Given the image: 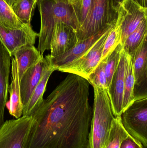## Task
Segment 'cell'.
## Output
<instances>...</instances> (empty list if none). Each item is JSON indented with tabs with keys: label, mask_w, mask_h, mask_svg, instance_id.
<instances>
[{
	"label": "cell",
	"mask_w": 147,
	"mask_h": 148,
	"mask_svg": "<svg viewBox=\"0 0 147 148\" xmlns=\"http://www.w3.org/2000/svg\"><path fill=\"white\" fill-rule=\"evenodd\" d=\"M89 82L70 73L33 116L28 148H89L92 110Z\"/></svg>",
	"instance_id": "obj_1"
},
{
	"label": "cell",
	"mask_w": 147,
	"mask_h": 148,
	"mask_svg": "<svg viewBox=\"0 0 147 148\" xmlns=\"http://www.w3.org/2000/svg\"><path fill=\"white\" fill-rule=\"evenodd\" d=\"M41 18L40 31L37 49L41 54L50 50V43L55 24L59 21L72 27L77 32L78 22L72 5L66 0H38Z\"/></svg>",
	"instance_id": "obj_2"
},
{
	"label": "cell",
	"mask_w": 147,
	"mask_h": 148,
	"mask_svg": "<svg viewBox=\"0 0 147 148\" xmlns=\"http://www.w3.org/2000/svg\"><path fill=\"white\" fill-rule=\"evenodd\" d=\"M94 102L89 137V148H104L115 118L108 90L93 87Z\"/></svg>",
	"instance_id": "obj_3"
},
{
	"label": "cell",
	"mask_w": 147,
	"mask_h": 148,
	"mask_svg": "<svg viewBox=\"0 0 147 148\" xmlns=\"http://www.w3.org/2000/svg\"><path fill=\"white\" fill-rule=\"evenodd\" d=\"M113 0H92L86 19L76 32L78 42L88 39L105 28L114 20Z\"/></svg>",
	"instance_id": "obj_4"
},
{
	"label": "cell",
	"mask_w": 147,
	"mask_h": 148,
	"mask_svg": "<svg viewBox=\"0 0 147 148\" xmlns=\"http://www.w3.org/2000/svg\"><path fill=\"white\" fill-rule=\"evenodd\" d=\"M33 116L4 122L0 127V148H28L34 124Z\"/></svg>",
	"instance_id": "obj_5"
},
{
	"label": "cell",
	"mask_w": 147,
	"mask_h": 148,
	"mask_svg": "<svg viewBox=\"0 0 147 148\" xmlns=\"http://www.w3.org/2000/svg\"><path fill=\"white\" fill-rule=\"evenodd\" d=\"M121 117L127 132L146 148L147 97L135 100L123 111Z\"/></svg>",
	"instance_id": "obj_6"
},
{
	"label": "cell",
	"mask_w": 147,
	"mask_h": 148,
	"mask_svg": "<svg viewBox=\"0 0 147 148\" xmlns=\"http://www.w3.org/2000/svg\"><path fill=\"white\" fill-rule=\"evenodd\" d=\"M112 28L105 33L81 57L66 66L59 68L58 71L76 74L87 79L89 75L101 62L104 42L109 32Z\"/></svg>",
	"instance_id": "obj_7"
},
{
	"label": "cell",
	"mask_w": 147,
	"mask_h": 148,
	"mask_svg": "<svg viewBox=\"0 0 147 148\" xmlns=\"http://www.w3.org/2000/svg\"><path fill=\"white\" fill-rule=\"evenodd\" d=\"M39 36L31 24L24 23L21 27L15 29L7 28L0 25V41L12 57L20 48L34 45Z\"/></svg>",
	"instance_id": "obj_8"
},
{
	"label": "cell",
	"mask_w": 147,
	"mask_h": 148,
	"mask_svg": "<svg viewBox=\"0 0 147 148\" xmlns=\"http://www.w3.org/2000/svg\"><path fill=\"white\" fill-rule=\"evenodd\" d=\"M122 15L121 25V43L123 46L129 36L133 33L140 23L147 19V8L142 7L137 0H123L118 4Z\"/></svg>",
	"instance_id": "obj_9"
},
{
	"label": "cell",
	"mask_w": 147,
	"mask_h": 148,
	"mask_svg": "<svg viewBox=\"0 0 147 148\" xmlns=\"http://www.w3.org/2000/svg\"><path fill=\"white\" fill-rule=\"evenodd\" d=\"M147 36H145L133 56L130 57L134 76V100L147 97Z\"/></svg>",
	"instance_id": "obj_10"
},
{
	"label": "cell",
	"mask_w": 147,
	"mask_h": 148,
	"mask_svg": "<svg viewBox=\"0 0 147 148\" xmlns=\"http://www.w3.org/2000/svg\"><path fill=\"white\" fill-rule=\"evenodd\" d=\"M127 57V53L123 49L119 66L108 88V94L115 117L121 116L123 111L124 82Z\"/></svg>",
	"instance_id": "obj_11"
},
{
	"label": "cell",
	"mask_w": 147,
	"mask_h": 148,
	"mask_svg": "<svg viewBox=\"0 0 147 148\" xmlns=\"http://www.w3.org/2000/svg\"><path fill=\"white\" fill-rule=\"evenodd\" d=\"M50 54L42 57L37 64L27 70L20 81V93L22 108L28 103L36 85L44 74L51 67Z\"/></svg>",
	"instance_id": "obj_12"
},
{
	"label": "cell",
	"mask_w": 147,
	"mask_h": 148,
	"mask_svg": "<svg viewBox=\"0 0 147 148\" xmlns=\"http://www.w3.org/2000/svg\"><path fill=\"white\" fill-rule=\"evenodd\" d=\"M78 43L76 31L72 27L59 21L55 24L50 43L51 57H55L69 51Z\"/></svg>",
	"instance_id": "obj_13"
},
{
	"label": "cell",
	"mask_w": 147,
	"mask_h": 148,
	"mask_svg": "<svg viewBox=\"0 0 147 148\" xmlns=\"http://www.w3.org/2000/svg\"><path fill=\"white\" fill-rule=\"evenodd\" d=\"M116 18L114 21L105 28L93 36L78 42L77 44L66 53L55 57H51L50 60L51 65L55 70L59 68L66 66L72 62L81 57L87 52L98 40L109 30L112 28L115 23Z\"/></svg>",
	"instance_id": "obj_14"
},
{
	"label": "cell",
	"mask_w": 147,
	"mask_h": 148,
	"mask_svg": "<svg viewBox=\"0 0 147 148\" xmlns=\"http://www.w3.org/2000/svg\"><path fill=\"white\" fill-rule=\"evenodd\" d=\"M11 58L0 41V127L5 122L4 109L7 100Z\"/></svg>",
	"instance_id": "obj_15"
},
{
	"label": "cell",
	"mask_w": 147,
	"mask_h": 148,
	"mask_svg": "<svg viewBox=\"0 0 147 148\" xmlns=\"http://www.w3.org/2000/svg\"><path fill=\"white\" fill-rule=\"evenodd\" d=\"M13 56L17 65L20 82L27 70L37 64L43 56L34 45H29L18 49Z\"/></svg>",
	"instance_id": "obj_16"
},
{
	"label": "cell",
	"mask_w": 147,
	"mask_h": 148,
	"mask_svg": "<svg viewBox=\"0 0 147 148\" xmlns=\"http://www.w3.org/2000/svg\"><path fill=\"white\" fill-rule=\"evenodd\" d=\"M12 82L9 85L8 91L10 95L8 109L9 114L16 119L21 117L22 114V105L21 101L20 82L18 77L17 65L14 58L12 59L11 63Z\"/></svg>",
	"instance_id": "obj_17"
},
{
	"label": "cell",
	"mask_w": 147,
	"mask_h": 148,
	"mask_svg": "<svg viewBox=\"0 0 147 148\" xmlns=\"http://www.w3.org/2000/svg\"><path fill=\"white\" fill-rule=\"evenodd\" d=\"M56 70L51 66L43 75L40 81L32 92L28 103L22 108V116H33L39 108L44 100L43 95L45 91L49 77Z\"/></svg>",
	"instance_id": "obj_18"
},
{
	"label": "cell",
	"mask_w": 147,
	"mask_h": 148,
	"mask_svg": "<svg viewBox=\"0 0 147 148\" xmlns=\"http://www.w3.org/2000/svg\"><path fill=\"white\" fill-rule=\"evenodd\" d=\"M117 17L114 27L109 32L105 40L102 53L101 61H104L108 56L121 43V25L122 21L121 12L119 9H117Z\"/></svg>",
	"instance_id": "obj_19"
},
{
	"label": "cell",
	"mask_w": 147,
	"mask_h": 148,
	"mask_svg": "<svg viewBox=\"0 0 147 148\" xmlns=\"http://www.w3.org/2000/svg\"><path fill=\"white\" fill-rule=\"evenodd\" d=\"M147 35V20L142 21L131 33L123 44V49L130 57L133 56L146 36Z\"/></svg>",
	"instance_id": "obj_20"
},
{
	"label": "cell",
	"mask_w": 147,
	"mask_h": 148,
	"mask_svg": "<svg viewBox=\"0 0 147 148\" xmlns=\"http://www.w3.org/2000/svg\"><path fill=\"white\" fill-rule=\"evenodd\" d=\"M129 135L123 125L121 116L115 117L104 148H120L123 141Z\"/></svg>",
	"instance_id": "obj_21"
},
{
	"label": "cell",
	"mask_w": 147,
	"mask_h": 148,
	"mask_svg": "<svg viewBox=\"0 0 147 148\" xmlns=\"http://www.w3.org/2000/svg\"><path fill=\"white\" fill-rule=\"evenodd\" d=\"M38 0H16L12 7L18 19L23 23L31 24Z\"/></svg>",
	"instance_id": "obj_22"
},
{
	"label": "cell",
	"mask_w": 147,
	"mask_h": 148,
	"mask_svg": "<svg viewBox=\"0 0 147 148\" xmlns=\"http://www.w3.org/2000/svg\"><path fill=\"white\" fill-rule=\"evenodd\" d=\"M134 76L132 60L128 54L125 73L124 91L123 98V111L134 101L133 95Z\"/></svg>",
	"instance_id": "obj_23"
},
{
	"label": "cell",
	"mask_w": 147,
	"mask_h": 148,
	"mask_svg": "<svg viewBox=\"0 0 147 148\" xmlns=\"http://www.w3.org/2000/svg\"><path fill=\"white\" fill-rule=\"evenodd\" d=\"M24 24L16 15L12 7L4 0H0V25L7 28L15 29Z\"/></svg>",
	"instance_id": "obj_24"
},
{
	"label": "cell",
	"mask_w": 147,
	"mask_h": 148,
	"mask_svg": "<svg viewBox=\"0 0 147 148\" xmlns=\"http://www.w3.org/2000/svg\"><path fill=\"white\" fill-rule=\"evenodd\" d=\"M123 51V46L120 43L104 60L105 71L107 77L108 88L111 82L113 75L119 66Z\"/></svg>",
	"instance_id": "obj_25"
},
{
	"label": "cell",
	"mask_w": 147,
	"mask_h": 148,
	"mask_svg": "<svg viewBox=\"0 0 147 148\" xmlns=\"http://www.w3.org/2000/svg\"><path fill=\"white\" fill-rule=\"evenodd\" d=\"M86 80L93 87L108 89L107 77L105 71V60L101 61L87 77Z\"/></svg>",
	"instance_id": "obj_26"
},
{
	"label": "cell",
	"mask_w": 147,
	"mask_h": 148,
	"mask_svg": "<svg viewBox=\"0 0 147 148\" xmlns=\"http://www.w3.org/2000/svg\"><path fill=\"white\" fill-rule=\"evenodd\" d=\"M91 2L92 0H77L72 4L77 20V29L86 19L90 9Z\"/></svg>",
	"instance_id": "obj_27"
},
{
	"label": "cell",
	"mask_w": 147,
	"mask_h": 148,
	"mask_svg": "<svg viewBox=\"0 0 147 148\" xmlns=\"http://www.w3.org/2000/svg\"><path fill=\"white\" fill-rule=\"evenodd\" d=\"M120 148H144L139 141L130 135L125 138L121 144Z\"/></svg>",
	"instance_id": "obj_28"
},
{
	"label": "cell",
	"mask_w": 147,
	"mask_h": 148,
	"mask_svg": "<svg viewBox=\"0 0 147 148\" xmlns=\"http://www.w3.org/2000/svg\"><path fill=\"white\" fill-rule=\"evenodd\" d=\"M137 1L142 7L147 8V0H137Z\"/></svg>",
	"instance_id": "obj_29"
},
{
	"label": "cell",
	"mask_w": 147,
	"mask_h": 148,
	"mask_svg": "<svg viewBox=\"0 0 147 148\" xmlns=\"http://www.w3.org/2000/svg\"><path fill=\"white\" fill-rule=\"evenodd\" d=\"M9 6L12 7L14 4V3L15 2L16 0H4Z\"/></svg>",
	"instance_id": "obj_30"
},
{
	"label": "cell",
	"mask_w": 147,
	"mask_h": 148,
	"mask_svg": "<svg viewBox=\"0 0 147 148\" xmlns=\"http://www.w3.org/2000/svg\"><path fill=\"white\" fill-rule=\"evenodd\" d=\"M123 1V0H113V2H114H114L116 3H117L116 6V9L117 7L118 6V4L121 3Z\"/></svg>",
	"instance_id": "obj_31"
},
{
	"label": "cell",
	"mask_w": 147,
	"mask_h": 148,
	"mask_svg": "<svg viewBox=\"0 0 147 148\" xmlns=\"http://www.w3.org/2000/svg\"><path fill=\"white\" fill-rule=\"evenodd\" d=\"M67 1L70 4H72V3H75L77 0H67Z\"/></svg>",
	"instance_id": "obj_32"
},
{
	"label": "cell",
	"mask_w": 147,
	"mask_h": 148,
	"mask_svg": "<svg viewBox=\"0 0 147 148\" xmlns=\"http://www.w3.org/2000/svg\"><path fill=\"white\" fill-rule=\"evenodd\" d=\"M66 1H67V0H66Z\"/></svg>",
	"instance_id": "obj_33"
}]
</instances>
